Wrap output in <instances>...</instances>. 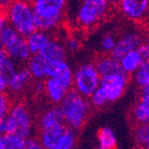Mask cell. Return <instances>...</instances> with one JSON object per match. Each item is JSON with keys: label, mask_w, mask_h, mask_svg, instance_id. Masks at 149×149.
Returning a JSON list of instances; mask_svg holds the SVG:
<instances>
[{"label": "cell", "mask_w": 149, "mask_h": 149, "mask_svg": "<svg viewBox=\"0 0 149 149\" xmlns=\"http://www.w3.org/2000/svg\"><path fill=\"white\" fill-rule=\"evenodd\" d=\"M138 51L141 53V55L144 57V60L148 61V57H149V45L147 42H143L141 45H140L139 47L137 48Z\"/></svg>", "instance_id": "cell-31"}, {"label": "cell", "mask_w": 149, "mask_h": 149, "mask_svg": "<svg viewBox=\"0 0 149 149\" xmlns=\"http://www.w3.org/2000/svg\"><path fill=\"white\" fill-rule=\"evenodd\" d=\"M5 132V124H4V119L0 120V136Z\"/></svg>", "instance_id": "cell-35"}, {"label": "cell", "mask_w": 149, "mask_h": 149, "mask_svg": "<svg viewBox=\"0 0 149 149\" xmlns=\"http://www.w3.org/2000/svg\"><path fill=\"white\" fill-rule=\"evenodd\" d=\"M134 80L140 88L149 86V64L145 61L134 73Z\"/></svg>", "instance_id": "cell-25"}, {"label": "cell", "mask_w": 149, "mask_h": 149, "mask_svg": "<svg viewBox=\"0 0 149 149\" xmlns=\"http://www.w3.org/2000/svg\"><path fill=\"white\" fill-rule=\"evenodd\" d=\"M120 12L127 20L134 22L144 21L148 14L149 0H119Z\"/></svg>", "instance_id": "cell-10"}, {"label": "cell", "mask_w": 149, "mask_h": 149, "mask_svg": "<svg viewBox=\"0 0 149 149\" xmlns=\"http://www.w3.org/2000/svg\"><path fill=\"white\" fill-rule=\"evenodd\" d=\"M94 66L101 77L120 70L119 62L112 55H102L98 57L94 63Z\"/></svg>", "instance_id": "cell-21"}, {"label": "cell", "mask_w": 149, "mask_h": 149, "mask_svg": "<svg viewBox=\"0 0 149 149\" xmlns=\"http://www.w3.org/2000/svg\"><path fill=\"white\" fill-rule=\"evenodd\" d=\"M12 105L8 96L5 93H0V120L4 119Z\"/></svg>", "instance_id": "cell-28"}, {"label": "cell", "mask_w": 149, "mask_h": 149, "mask_svg": "<svg viewBox=\"0 0 149 149\" xmlns=\"http://www.w3.org/2000/svg\"><path fill=\"white\" fill-rule=\"evenodd\" d=\"M1 50H3V44H2V42H1V40H0V51Z\"/></svg>", "instance_id": "cell-38"}, {"label": "cell", "mask_w": 149, "mask_h": 149, "mask_svg": "<svg viewBox=\"0 0 149 149\" xmlns=\"http://www.w3.org/2000/svg\"><path fill=\"white\" fill-rule=\"evenodd\" d=\"M146 60H144V57L142 56L141 53L138 51V49L130 50L128 52L124 53L120 57L118 62H119V67L120 70H122L123 72L126 74L130 75L134 74V71L141 66Z\"/></svg>", "instance_id": "cell-19"}, {"label": "cell", "mask_w": 149, "mask_h": 149, "mask_svg": "<svg viewBox=\"0 0 149 149\" xmlns=\"http://www.w3.org/2000/svg\"><path fill=\"white\" fill-rule=\"evenodd\" d=\"M48 77H54L58 81L62 82L67 89H72L73 70L66 60L50 63Z\"/></svg>", "instance_id": "cell-11"}, {"label": "cell", "mask_w": 149, "mask_h": 149, "mask_svg": "<svg viewBox=\"0 0 149 149\" xmlns=\"http://www.w3.org/2000/svg\"><path fill=\"white\" fill-rule=\"evenodd\" d=\"M128 81L129 75L122 70H118L102 76L98 87L105 95L107 102H115L123 96L128 86Z\"/></svg>", "instance_id": "cell-8"}, {"label": "cell", "mask_w": 149, "mask_h": 149, "mask_svg": "<svg viewBox=\"0 0 149 149\" xmlns=\"http://www.w3.org/2000/svg\"><path fill=\"white\" fill-rule=\"evenodd\" d=\"M50 39L48 32L43 31L40 29H36L28 35L27 37L25 38L26 40V44L28 46L30 53L31 54H37L41 51L44 45L48 42V40Z\"/></svg>", "instance_id": "cell-20"}, {"label": "cell", "mask_w": 149, "mask_h": 149, "mask_svg": "<svg viewBox=\"0 0 149 149\" xmlns=\"http://www.w3.org/2000/svg\"><path fill=\"white\" fill-rule=\"evenodd\" d=\"M98 147L100 149H113L117 146V138L111 127H102L97 134Z\"/></svg>", "instance_id": "cell-22"}, {"label": "cell", "mask_w": 149, "mask_h": 149, "mask_svg": "<svg viewBox=\"0 0 149 149\" xmlns=\"http://www.w3.org/2000/svg\"><path fill=\"white\" fill-rule=\"evenodd\" d=\"M3 50L6 53V55L10 57L13 61H15L17 64L26 63L29 56L31 55L29 49H28L27 44H26V40L22 36H20L18 39L13 41L8 45H6L3 48Z\"/></svg>", "instance_id": "cell-12"}, {"label": "cell", "mask_w": 149, "mask_h": 149, "mask_svg": "<svg viewBox=\"0 0 149 149\" xmlns=\"http://www.w3.org/2000/svg\"><path fill=\"white\" fill-rule=\"evenodd\" d=\"M0 149H24V138L4 132L0 136Z\"/></svg>", "instance_id": "cell-23"}, {"label": "cell", "mask_w": 149, "mask_h": 149, "mask_svg": "<svg viewBox=\"0 0 149 149\" xmlns=\"http://www.w3.org/2000/svg\"><path fill=\"white\" fill-rule=\"evenodd\" d=\"M116 42H117V38L115 37L113 32H105L100 40V49L104 53H111L116 45Z\"/></svg>", "instance_id": "cell-26"}, {"label": "cell", "mask_w": 149, "mask_h": 149, "mask_svg": "<svg viewBox=\"0 0 149 149\" xmlns=\"http://www.w3.org/2000/svg\"><path fill=\"white\" fill-rule=\"evenodd\" d=\"M101 76L97 72L94 64H82L73 71L72 88L81 96L89 98L98 88Z\"/></svg>", "instance_id": "cell-7"}, {"label": "cell", "mask_w": 149, "mask_h": 149, "mask_svg": "<svg viewBox=\"0 0 149 149\" xmlns=\"http://www.w3.org/2000/svg\"><path fill=\"white\" fill-rule=\"evenodd\" d=\"M143 42H144V37L140 30H128L124 32L119 39H117V42L111 52V55L116 60H119L124 53L128 52L130 50L137 49Z\"/></svg>", "instance_id": "cell-9"}, {"label": "cell", "mask_w": 149, "mask_h": 149, "mask_svg": "<svg viewBox=\"0 0 149 149\" xmlns=\"http://www.w3.org/2000/svg\"><path fill=\"white\" fill-rule=\"evenodd\" d=\"M68 0H32L37 29L50 32L56 29L63 20Z\"/></svg>", "instance_id": "cell-2"}, {"label": "cell", "mask_w": 149, "mask_h": 149, "mask_svg": "<svg viewBox=\"0 0 149 149\" xmlns=\"http://www.w3.org/2000/svg\"><path fill=\"white\" fill-rule=\"evenodd\" d=\"M10 2V0H0V12L5 10V8H8V5Z\"/></svg>", "instance_id": "cell-34"}, {"label": "cell", "mask_w": 149, "mask_h": 149, "mask_svg": "<svg viewBox=\"0 0 149 149\" xmlns=\"http://www.w3.org/2000/svg\"><path fill=\"white\" fill-rule=\"evenodd\" d=\"M111 4L107 0H81L76 10V23L82 28H93L109 15Z\"/></svg>", "instance_id": "cell-4"}, {"label": "cell", "mask_w": 149, "mask_h": 149, "mask_svg": "<svg viewBox=\"0 0 149 149\" xmlns=\"http://www.w3.org/2000/svg\"><path fill=\"white\" fill-rule=\"evenodd\" d=\"M8 91V78L0 73V93H5Z\"/></svg>", "instance_id": "cell-32"}, {"label": "cell", "mask_w": 149, "mask_h": 149, "mask_svg": "<svg viewBox=\"0 0 149 149\" xmlns=\"http://www.w3.org/2000/svg\"><path fill=\"white\" fill-rule=\"evenodd\" d=\"M66 48L60 41L54 40L50 38L48 42L44 45V47L41 49L39 54L43 56L45 60L49 63L56 62V61L66 60Z\"/></svg>", "instance_id": "cell-17"}, {"label": "cell", "mask_w": 149, "mask_h": 149, "mask_svg": "<svg viewBox=\"0 0 149 149\" xmlns=\"http://www.w3.org/2000/svg\"><path fill=\"white\" fill-rule=\"evenodd\" d=\"M17 69H18L17 63H16L15 61H13L10 57H8V55H6V57L3 60L2 64L0 66V73L2 75H4L6 78H8Z\"/></svg>", "instance_id": "cell-27"}, {"label": "cell", "mask_w": 149, "mask_h": 149, "mask_svg": "<svg viewBox=\"0 0 149 149\" xmlns=\"http://www.w3.org/2000/svg\"><path fill=\"white\" fill-rule=\"evenodd\" d=\"M31 79V76L26 68H18L8 78V91L12 94H20L27 89Z\"/></svg>", "instance_id": "cell-13"}, {"label": "cell", "mask_w": 149, "mask_h": 149, "mask_svg": "<svg viewBox=\"0 0 149 149\" xmlns=\"http://www.w3.org/2000/svg\"><path fill=\"white\" fill-rule=\"evenodd\" d=\"M8 22L22 37L26 38L37 29L35 12L32 5L27 0H10L5 8Z\"/></svg>", "instance_id": "cell-3"}, {"label": "cell", "mask_w": 149, "mask_h": 149, "mask_svg": "<svg viewBox=\"0 0 149 149\" xmlns=\"http://www.w3.org/2000/svg\"><path fill=\"white\" fill-rule=\"evenodd\" d=\"M4 124L5 132L17 134L25 139L32 134L33 117L24 103L17 102L10 105V111L4 118Z\"/></svg>", "instance_id": "cell-5"}, {"label": "cell", "mask_w": 149, "mask_h": 149, "mask_svg": "<svg viewBox=\"0 0 149 149\" xmlns=\"http://www.w3.org/2000/svg\"><path fill=\"white\" fill-rule=\"evenodd\" d=\"M80 47H81V43L77 38H70L65 45L66 51H70L71 53L77 52L80 49Z\"/></svg>", "instance_id": "cell-29"}, {"label": "cell", "mask_w": 149, "mask_h": 149, "mask_svg": "<svg viewBox=\"0 0 149 149\" xmlns=\"http://www.w3.org/2000/svg\"><path fill=\"white\" fill-rule=\"evenodd\" d=\"M62 124H65L64 119H63L60 107L57 105L49 107L46 111H44V113L39 118V128L41 132L60 126Z\"/></svg>", "instance_id": "cell-18"}, {"label": "cell", "mask_w": 149, "mask_h": 149, "mask_svg": "<svg viewBox=\"0 0 149 149\" xmlns=\"http://www.w3.org/2000/svg\"><path fill=\"white\" fill-rule=\"evenodd\" d=\"M41 144L45 149H72L76 147V130L66 124L43 130L40 134Z\"/></svg>", "instance_id": "cell-6"}, {"label": "cell", "mask_w": 149, "mask_h": 149, "mask_svg": "<svg viewBox=\"0 0 149 149\" xmlns=\"http://www.w3.org/2000/svg\"><path fill=\"white\" fill-rule=\"evenodd\" d=\"M5 57H6V53L4 52V50H1L0 51V66H1V64H2L3 60H4Z\"/></svg>", "instance_id": "cell-36"}, {"label": "cell", "mask_w": 149, "mask_h": 149, "mask_svg": "<svg viewBox=\"0 0 149 149\" xmlns=\"http://www.w3.org/2000/svg\"><path fill=\"white\" fill-rule=\"evenodd\" d=\"M24 149H43V146L40 140L30 136L24 139Z\"/></svg>", "instance_id": "cell-30"}, {"label": "cell", "mask_w": 149, "mask_h": 149, "mask_svg": "<svg viewBox=\"0 0 149 149\" xmlns=\"http://www.w3.org/2000/svg\"><path fill=\"white\" fill-rule=\"evenodd\" d=\"M26 64H27L26 69L28 70L32 79L44 80L48 77L50 63L47 62L43 56H41L39 53L30 55Z\"/></svg>", "instance_id": "cell-14"}, {"label": "cell", "mask_w": 149, "mask_h": 149, "mask_svg": "<svg viewBox=\"0 0 149 149\" xmlns=\"http://www.w3.org/2000/svg\"><path fill=\"white\" fill-rule=\"evenodd\" d=\"M132 118L136 124L148 123L149 121V86L141 88L140 100L132 111Z\"/></svg>", "instance_id": "cell-15"}, {"label": "cell", "mask_w": 149, "mask_h": 149, "mask_svg": "<svg viewBox=\"0 0 149 149\" xmlns=\"http://www.w3.org/2000/svg\"><path fill=\"white\" fill-rule=\"evenodd\" d=\"M111 5H117L119 3V0H107Z\"/></svg>", "instance_id": "cell-37"}, {"label": "cell", "mask_w": 149, "mask_h": 149, "mask_svg": "<svg viewBox=\"0 0 149 149\" xmlns=\"http://www.w3.org/2000/svg\"><path fill=\"white\" fill-rule=\"evenodd\" d=\"M58 107L62 112L64 123L76 132L86 124L92 107L88 98L81 96L74 89L68 91Z\"/></svg>", "instance_id": "cell-1"}, {"label": "cell", "mask_w": 149, "mask_h": 149, "mask_svg": "<svg viewBox=\"0 0 149 149\" xmlns=\"http://www.w3.org/2000/svg\"><path fill=\"white\" fill-rule=\"evenodd\" d=\"M69 89L54 77H47L44 79V93L51 103L60 104Z\"/></svg>", "instance_id": "cell-16"}, {"label": "cell", "mask_w": 149, "mask_h": 149, "mask_svg": "<svg viewBox=\"0 0 149 149\" xmlns=\"http://www.w3.org/2000/svg\"><path fill=\"white\" fill-rule=\"evenodd\" d=\"M6 24H8V18H6V14H5V10L0 12V30L2 29Z\"/></svg>", "instance_id": "cell-33"}, {"label": "cell", "mask_w": 149, "mask_h": 149, "mask_svg": "<svg viewBox=\"0 0 149 149\" xmlns=\"http://www.w3.org/2000/svg\"><path fill=\"white\" fill-rule=\"evenodd\" d=\"M134 141L139 146L148 148L149 147V126L148 123L137 124L134 132Z\"/></svg>", "instance_id": "cell-24"}]
</instances>
